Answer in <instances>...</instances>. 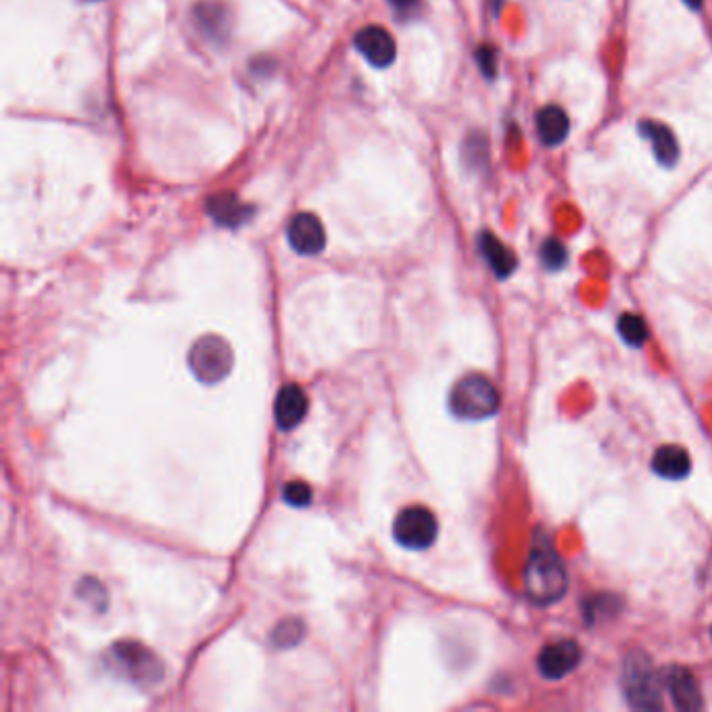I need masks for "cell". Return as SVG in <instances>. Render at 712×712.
I'll list each match as a JSON object with an SVG mask.
<instances>
[{
	"label": "cell",
	"mask_w": 712,
	"mask_h": 712,
	"mask_svg": "<svg viewBox=\"0 0 712 712\" xmlns=\"http://www.w3.org/2000/svg\"><path fill=\"white\" fill-rule=\"evenodd\" d=\"M566 587L568 577L564 562L554 550V545L543 535V539L531 548L525 566L527 598L537 606H550L564 598Z\"/></svg>",
	"instance_id": "1"
},
{
	"label": "cell",
	"mask_w": 712,
	"mask_h": 712,
	"mask_svg": "<svg viewBox=\"0 0 712 712\" xmlns=\"http://www.w3.org/2000/svg\"><path fill=\"white\" fill-rule=\"evenodd\" d=\"M621 687L627 704L633 710H660L662 708V683L648 654L631 652L621 669Z\"/></svg>",
	"instance_id": "2"
},
{
	"label": "cell",
	"mask_w": 712,
	"mask_h": 712,
	"mask_svg": "<svg viewBox=\"0 0 712 712\" xmlns=\"http://www.w3.org/2000/svg\"><path fill=\"white\" fill-rule=\"evenodd\" d=\"M449 408L462 420H485L500 410V393L489 378L470 374L458 381L449 393Z\"/></svg>",
	"instance_id": "3"
},
{
	"label": "cell",
	"mask_w": 712,
	"mask_h": 712,
	"mask_svg": "<svg viewBox=\"0 0 712 712\" xmlns=\"http://www.w3.org/2000/svg\"><path fill=\"white\" fill-rule=\"evenodd\" d=\"M234 353L226 339L205 335L197 339L188 351V368L205 385H216L232 372Z\"/></svg>",
	"instance_id": "4"
},
{
	"label": "cell",
	"mask_w": 712,
	"mask_h": 712,
	"mask_svg": "<svg viewBox=\"0 0 712 712\" xmlns=\"http://www.w3.org/2000/svg\"><path fill=\"white\" fill-rule=\"evenodd\" d=\"M109 664L117 675L138 687H153L163 679V667L157 656L134 642L115 644L109 654Z\"/></svg>",
	"instance_id": "5"
},
{
	"label": "cell",
	"mask_w": 712,
	"mask_h": 712,
	"mask_svg": "<svg viewBox=\"0 0 712 712\" xmlns=\"http://www.w3.org/2000/svg\"><path fill=\"white\" fill-rule=\"evenodd\" d=\"M439 533L435 514L424 506L403 508L393 522V537L406 550H429Z\"/></svg>",
	"instance_id": "6"
},
{
	"label": "cell",
	"mask_w": 712,
	"mask_h": 712,
	"mask_svg": "<svg viewBox=\"0 0 712 712\" xmlns=\"http://www.w3.org/2000/svg\"><path fill=\"white\" fill-rule=\"evenodd\" d=\"M581 662V648L573 639H562L545 646L537 656V669L543 679L560 681L571 675Z\"/></svg>",
	"instance_id": "7"
},
{
	"label": "cell",
	"mask_w": 712,
	"mask_h": 712,
	"mask_svg": "<svg viewBox=\"0 0 712 712\" xmlns=\"http://www.w3.org/2000/svg\"><path fill=\"white\" fill-rule=\"evenodd\" d=\"M353 46L358 53L374 67L385 69L393 65L397 57L395 38L381 26H366L353 38Z\"/></svg>",
	"instance_id": "8"
},
{
	"label": "cell",
	"mask_w": 712,
	"mask_h": 712,
	"mask_svg": "<svg viewBox=\"0 0 712 712\" xmlns=\"http://www.w3.org/2000/svg\"><path fill=\"white\" fill-rule=\"evenodd\" d=\"M287 241L299 255H318L326 247V230L314 213H297L287 226Z\"/></svg>",
	"instance_id": "9"
},
{
	"label": "cell",
	"mask_w": 712,
	"mask_h": 712,
	"mask_svg": "<svg viewBox=\"0 0 712 712\" xmlns=\"http://www.w3.org/2000/svg\"><path fill=\"white\" fill-rule=\"evenodd\" d=\"M664 687L679 710L696 712L702 710L704 700L696 677L685 667H669L664 673Z\"/></svg>",
	"instance_id": "10"
},
{
	"label": "cell",
	"mask_w": 712,
	"mask_h": 712,
	"mask_svg": "<svg viewBox=\"0 0 712 712\" xmlns=\"http://www.w3.org/2000/svg\"><path fill=\"white\" fill-rule=\"evenodd\" d=\"M310 410V399L299 385H284L274 403V416L282 431H293Z\"/></svg>",
	"instance_id": "11"
},
{
	"label": "cell",
	"mask_w": 712,
	"mask_h": 712,
	"mask_svg": "<svg viewBox=\"0 0 712 712\" xmlns=\"http://www.w3.org/2000/svg\"><path fill=\"white\" fill-rule=\"evenodd\" d=\"M637 128L642 138L650 142L656 161L664 165V168H673V165L679 161V142L673 130L667 124L656 120H642Z\"/></svg>",
	"instance_id": "12"
},
{
	"label": "cell",
	"mask_w": 712,
	"mask_h": 712,
	"mask_svg": "<svg viewBox=\"0 0 712 712\" xmlns=\"http://www.w3.org/2000/svg\"><path fill=\"white\" fill-rule=\"evenodd\" d=\"M652 470L660 479L681 481L692 472V458L681 445H662L652 456Z\"/></svg>",
	"instance_id": "13"
},
{
	"label": "cell",
	"mask_w": 712,
	"mask_h": 712,
	"mask_svg": "<svg viewBox=\"0 0 712 712\" xmlns=\"http://www.w3.org/2000/svg\"><path fill=\"white\" fill-rule=\"evenodd\" d=\"M535 128H537V136L541 140V145L560 147L566 140L568 132H571V120H568V115L562 107L548 105V107L537 111Z\"/></svg>",
	"instance_id": "14"
},
{
	"label": "cell",
	"mask_w": 712,
	"mask_h": 712,
	"mask_svg": "<svg viewBox=\"0 0 712 712\" xmlns=\"http://www.w3.org/2000/svg\"><path fill=\"white\" fill-rule=\"evenodd\" d=\"M479 251L485 257L489 268L493 270V274L500 280H506L516 272L518 259L514 251L508 249L493 232L479 234Z\"/></svg>",
	"instance_id": "15"
},
{
	"label": "cell",
	"mask_w": 712,
	"mask_h": 712,
	"mask_svg": "<svg viewBox=\"0 0 712 712\" xmlns=\"http://www.w3.org/2000/svg\"><path fill=\"white\" fill-rule=\"evenodd\" d=\"M207 213L222 226L239 228L249 222V218L253 216V207H249L232 193H220L207 201Z\"/></svg>",
	"instance_id": "16"
},
{
	"label": "cell",
	"mask_w": 712,
	"mask_h": 712,
	"mask_svg": "<svg viewBox=\"0 0 712 712\" xmlns=\"http://www.w3.org/2000/svg\"><path fill=\"white\" fill-rule=\"evenodd\" d=\"M195 23L199 32L213 42H222L230 34V13L224 5L213 3V0L195 7Z\"/></svg>",
	"instance_id": "17"
},
{
	"label": "cell",
	"mask_w": 712,
	"mask_h": 712,
	"mask_svg": "<svg viewBox=\"0 0 712 712\" xmlns=\"http://www.w3.org/2000/svg\"><path fill=\"white\" fill-rule=\"evenodd\" d=\"M619 335L627 345L642 347L650 337V330H648V324H646V320L642 316L623 314L619 318Z\"/></svg>",
	"instance_id": "18"
},
{
	"label": "cell",
	"mask_w": 712,
	"mask_h": 712,
	"mask_svg": "<svg viewBox=\"0 0 712 712\" xmlns=\"http://www.w3.org/2000/svg\"><path fill=\"white\" fill-rule=\"evenodd\" d=\"M303 639V623L299 619H284L272 633V644L278 650L295 648Z\"/></svg>",
	"instance_id": "19"
},
{
	"label": "cell",
	"mask_w": 712,
	"mask_h": 712,
	"mask_svg": "<svg viewBox=\"0 0 712 712\" xmlns=\"http://www.w3.org/2000/svg\"><path fill=\"white\" fill-rule=\"evenodd\" d=\"M541 261H543V266L548 268L550 272H558L566 266V261H568V249L562 241L558 239H548V241H543L541 245Z\"/></svg>",
	"instance_id": "20"
},
{
	"label": "cell",
	"mask_w": 712,
	"mask_h": 712,
	"mask_svg": "<svg viewBox=\"0 0 712 712\" xmlns=\"http://www.w3.org/2000/svg\"><path fill=\"white\" fill-rule=\"evenodd\" d=\"M464 159L470 168H485L489 161V147H487V140L481 134H472L466 140Z\"/></svg>",
	"instance_id": "21"
},
{
	"label": "cell",
	"mask_w": 712,
	"mask_h": 712,
	"mask_svg": "<svg viewBox=\"0 0 712 712\" xmlns=\"http://www.w3.org/2000/svg\"><path fill=\"white\" fill-rule=\"evenodd\" d=\"M284 502L293 508H305L312 502V487L303 481H291L282 489Z\"/></svg>",
	"instance_id": "22"
},
{
	"label": "cell",
	"mask_w": 712,
	"mask_h": 712,
	"mask_svg": "<svg viewBox=\"0 0 712 712\" xmlns=\"http://www.w3.org/2000/svg\"><path fill=\"white\" fill-rule=\"evenodd\" d=\"M474 59L479 63L481 74L487 80H493L497 76V65H500V55H497V49L491 44H481L477 51H474Z\"/></svg>",
	"instance_id": "23"
},
{
	"label": "cell",
	"mask_w": 712,
	"mask_h": 712,
	"mask_svg": "<svg viewBox=\"0 0 712 712\" xmlns=\"http://www.w3.org/2000/svg\"><path fill=\"white\" fill-rule=\"evenodd\" d=\"M78 596L86 602H90L94 608L97 610H105L107 604H101V600L107 602V593H105V587L99 583V581H92V579H84L78 587Z\"/></svg>",
	"instance_id": "24"
},
{
	"label": "cell",
	"mask_w": 712,
	"mask_h": 712,
	"mask_svg": "<svg viewBox=\"0 0 712 712\" xmlns=\"http://www.w3.org/2000/svg\"><path fill=\"white\" fill-rule=\"evenodd\" d=\"M389 3H391L393 7H399V9H406V7H412V5H416V0H389Z\"/></svg>",
	"instance_id": "25"
},
{
	"label": "cell",
	"mask_w": 712,
	"mask_h": 712,
	"mask_svg": "<svg viewBox=\"0 0 712 712\" xmlns=\"http://www.w3.org/2000/svg\"><path fill=\"white\" fill-rule=\"evenodd\" d=\"M685 7H690L692 11H700L702 5H704V0H683Z\"/></svg>",
	"instance_id": "26"
},
{
	"label": "cell",
	"mask_w": 712,
	"mask_h": 712,
	"mask_svg": "<svg viewBox=\"0 0 712 712\" xmlns=\"http://www.w3.org/2000/svg\"><path fill=\"white\" fill-rule=\"evenodd\" d=\"M489 5H491L493 15H500V9H502V5H504V0H489Z\"/></svg>",
	"instance_id": "27"
},
{
	"label": "cell",
	"mask_w": 712,
	"mask_h": 712,
	"mask_svg": "<svg viewBox=\"0 0 712 712\" xmlns=\"http://www.w3.org/2000/svg\"><path fill=\"white\" fill-rule=\"evenodd\" d=\"M88 3H94V0H88Z\"/></svg>",
	"instance_id": "28"
},
{
	"label": "cell",
	"mask_w": 712,
	"mask_h": 712,
	"mask_svg": "<svg viewBox=\"0 0 712 712\" xmlns=\"http://www.w3.org/2000/svg\"><path fill=\"white\" fill-rule=\"evenodd\" d=\"M710 633H712V631H710Z\"/></svg>",
	"instance_id": "29"
}]
</instances>
